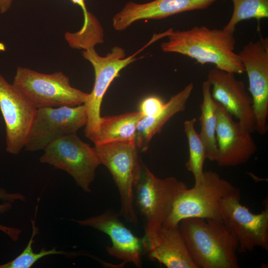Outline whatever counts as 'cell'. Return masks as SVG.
I'll return each mask as SVG.
<instances>
[{"label": "cell", "instance_id": "6da1fadb", "mask_svg": "<svg viewBox=\"0 0 268 268\" xmlns=\"http://www.w3.org/2000/svg\"><path fill=\"white\" fill-rule=\"evenodd\" d=\"M234 32L205 26H196L182 31L172 29L167 36L168 40L161 44V48L165 53L186 56L201 65L211 63L219 69L242 74L245 69L238 54L234 52Z\"/></svg>", "mask_w": 268, "mask_h": 268}, {"label": "cell", "instance_id": "7a4b0ae2", "mask_svg": "<svg viewBox=\"0 0 268 268\" xmlns=\"http://www.w3.org/2000/svg\"><path fill=\"white\" fill-rule=\"evenodd\" d=\"M178 226L198 268H239L238 242L222 220L187 218Z\"/></svg>", "mask_w": 268, "mask_h": 268}, {"label": "cell", "instance_id": "3957f363", "mask_svg": "<svg viewBox=\"0 0 268 268\" xmlns=\"http://www.w3.org/2000/svg\"><path fill=\"white\" fill-rule=\"evenodd\" d=\"M187 188L175 177L158 178L146 166H142L140 178L134 188V200L146 220L143 237L146 250L158 239L176 200Z\"/></svg>", "mask_w": 268, "mask_h": 268}, {"label": "cell", "instance_id": "277c9868", "mask_svg": "<svg viewBox=\"0 0 268 268\" xmlns=\"http://www.w3.org/2000/svg\"><path fill=\"white\" fill-rule=\"evenodd\" d=\"M94 148L100 164L108 168L118 188L121 201L119 215L137 225L134 191L140 178L142 165L135 141H114L95 145Z\"/></svg>", "mask_w": 268, "mask_h": 268}, {"label": "cell", "instance_id": "5b68a950", "mask_svg": "<svg viewBox=\"0 0 268 268\" xmlns=\"http://www.w3.org/2000/svg\"><path fill=\"white\" fill-rule=\"evenodd\" d=\"M235 188L216 172L204 171L199 183L180 195L162 227L177 226L181 220L191 217L222 220L221 201Z\"/></svg>", "mask_w": 268, "mask_h": 268}, {"label": "cell", "instance_id": "8992f818", "mask_svg": "<svg viewBox=\"0 0 268 268\" xmlns=\"http://www.w3.org/2000/svg\"><path fill=\"white\" fill-rule=\"evenodd\" d=\"M12 84L37 109L82 105L89 95L72 87L69 77L62 71L46 74L18 67Z\"/></svg>", "mask_w": 268, "mask_h": 268}, {"label": "cell", "instance_id": "52a82bcc", "mask_svg": "<svg viewBox=\"0 0 268 268\" xmlns=\"http://www.w3.org/2000/svg\"><path fill=\"white\" fill-rule=\"evenodd\" d=\"M40 158L70 175L84 192L90 193V186L100 163L94 147L82 141L76 134L64 136L49 144Z\"/></svg>", "mask_w": 268, "mask_h": 268}, {"label": "cell", "instance_id": "ba28073f", "mask_svg": "<svg viewBox=\"0 0 268 268\" xmlns=\"http://www.w3.org/2000/svg\"><path fill=\"white\" fill-rule=\"evenodd\" d=\"M259 213H253L240 203V192L235 188L221 201L222 220L236 239L238 252L253 251L256 247L268 250V203Z\"/></svg>", "mask_w": 268, "mask_h": 268}, {"label": "cell", "instance_id": "9c48e42d", "mask_svg": "<svg viewBox=\"0 0 268 268\" xmlns=\"http://www.w3.org/2000/svg\"><path fill=\"white\" fill-rule=\"evenodd\" d=\"M153 42L151 41L138 51L126 57L125 50L121 47L115 46L106 56H100L94 48L83 50L84 59L89 61L94 68L95 82L93 89L84 103L87 121L84 133L89 138L95 133L100 122V107L103 97L113 80L119 72L130 64L137 60L138 53Z\"/></svg>", "mask_w": 268, "mask_h": 268}, {"label": "cell", "instance_id": "30bf717a", "mask_svg": "<svg viewBox=\"0 0 268 268\" xmlns=\"http://www.w3.org/2000/svg\"><path fill=\"white\" fill-rule=\"evenodd\" d=\"M87 117L84 104L38 108L25 143V150H44L65 135L76 134L85 126Z\"/></svg>", "mask_w": 268, "mask_h": 268}, {"label": "cell", "instance_id": "8fae6325", "mask_svg": "<svg viewBox=\"0 0 268 268\" xmlns=\"http://www.w3.org/2000/svg\"><path fill=\"white\" fill-rule=\"evenodd\" d=\"M0 110L5 126L6 151L17 155L24 147L37 108L0 73Z\"/></svg>", "mask_w": 268, "mask_h": 268}, {"label": "cell", "instance_id": "7c38bea8", "mask_svg": "<svg viewBox=\"0 0 268 268\" xmlns=\"http://www.w3.org/2000/svg\"><path fill=\"white\" fill-rule=\"evenodd\" d=\"M237 54L248 77L256 119V131L264 135L268 131V38L261 36L255 42H250Z\"/></svg>", "mask_w": 268, "mask_h": 268}, {"label": "cell", "instance_id": "4fadbf2b", "mask_svg": "<svg viewBox=\"0 0 268 268\" xmlns=\"http://www.w3.org/2000/svg\"><path fill=\"white\" fill-rule=\"evenodd\" d=\"M119 216L114 210L109 209L89 218L71 220L108 235L112 245L107 246L106 250L110 256L122 261L124 265L132 263L137 268H141L142 256L146 252L143 238L136 236L120 220Z\"/></svg>", "mask_w": 268, "mask_h": 268}, {"label": "cell", "instance_id": "5bb4252c", "mask_svg": "<svg viewBox=\"0 0 268 268\" xmlns=\"http://www.w3.org/2000/svg\"><path fill=\"white\" fill-rule=\"evenodd\" d=\"M216 106L217 165L228 167L247 162L257 149L251 133L235 122L233 116L216 102Z\"/></svg>", "mask_w": 268, "mask_h": 268}, {"label": "cell", "instance_id": "9a60e30c", "mask_svg": "<svg viewBox=\"0 0 268 268\" xmlns=\"http://www.w3.org/2000/svg\"><path fill=\"white\" fill-rule=\"evenodd\" d=\"M207 80L213 100L234 116L244 130L250 133L256 131L252 99L244 82L236 79L234 73L215 67L209 70Z\"/></svg>", "mask_w": 268, "mask_h": 268}, {"label": "cell", "instance_id": "2e32d148", "mask_svg": "<svg viewBox=\"0 0 268 268\" xmlns=\"http://www.w3.org/2000/svg\"><path fill=\"white\" fill-rule=\"evenodd\" d=\"M217 0H155L139 4L128 2L113 18V27L123 31L141 19H160L181 12L206 8Z\"/></svg>", "mask_w": 268, "mask_h": 268}, {"label": "cell", "instance_id": "e0dca14e", "mask_svg": "<svg viewBox=\"0 0 268 268\" xmlns=\"http://www.w3.org/2000/svg\"><path fill=\"white\" fill-rule=\"evenodd\" d=\"M146 252L150 260L168 268H198L189 254L178 225L162 227L158 239Z\"/></svg>", "mask_w": 268, "mask_h": 268}, {"label": "cell", "instance_id": "ac0fdd59", "mask_svg": "<svg viewBox=\"0 0 268 268\" xmlns=\"http://www.w3.org/2000/svg\"><path fill=\"white\" fill-rule=\"evenodd\" d=\"M193 88V83H190L172 96L158 114L151 117H143L140 120L136 127L135 140L137 148L146 151L153 136L161 131L163 126L172 117L185 109Z\"/></svg>", "mask_w": 268, "mask_h": 268}, {"label": "cell", "instance_id": "d6986e66", "mask_svg": "<svg viewBox=\"0 0 268 268\" xmlns=\"http://www.w3.org/2000/svg\"><path fill=\"white\" fill-rule=\"evenodd\" d=\"M143 117L138 111L101 117L97 132L89 139L95 145L118 141H135L137 125Z\"/></svg>", "mask_w": 268, "mask_h": 268}, {"label": "cell", "instance_id": "ffe728a7", "mask_svg": "<svg viewBox=\"0 0 268 268\" xmlns=\"http://www.w3.org/2000/svg\"><path fill=\"white\" fill-rule=\"evenodd\" d=\"M211 85L206 80L202 84V101L201 105V132L199 134L204 144L206 159L216 160L217 149L215 137L217 123L216 102L212 97Z\"/></svg>", "mask_w": 268, "mask_h": 268}, {"label": "cell", "instance_id": "44dd1931", "mask_svg": "<svg viewBox=\"0 0 268 268\" xmlns=\"http://www.w3.org/2000/svg\"><path fill=\"white\" fill-rule=\"evenodd\" d=\"M196 118L186 120L184 123V132L189 144V155L185 167L194 176L195 184L202 179L203 164L206 159L204 144L195 129Z\"/></svg>", "mask_w": 268, "mask_h": 268}, {"label": "cell", "instance_id": "7402d4cb", "mask_svg": "<svg viewBox=\"0 0 268 268\" xmlns=\"http://www.w3.org/2000/svg\"><path fill=\"white\" fill-rule=\"evenodd\" d=\"M233 3L232 16L224 29L234 32L236 25L252 18L259 21L268 17V0H231Z\"/></svg>", "mask_w": 268, "mask_h": 268}, {"label": "cell", "instance_id": "603a6c76", "mask_svg": "<svg viewBox=\"0 0 268 268\" xmlns=\"http://www.w3.org/2000/svg\"><path fill=\"white\" fill-rule=\"evenodd\" d=\"M38 206H36L35 216L34 219H31L32 232L30 240L23 251L12 261L6 263L0 264V268H30L38 260L52 255H63L66 256H73L64 251L57 250V247H55L50 250H46L42 248L38 253L34 252L32 245L34 242V238L38 234L39 228L35 224V218L37 211Z\"/></svg>", "mask_w": 268, "mask_h": 268}, {"label": "cell", "instance_id": "cb8c5ba5", "mask_svg": "<svg viewBox=\"0 0 268 268\" xmlns=\"http://www.w3.org/2000/svg\"><path fill=\"white\" fill-rule=\"evenodd\" d=\"M26 197L20 193H9L0 187V213H4L11 208V203L16 201H25ZM0 230L5 233L13 241H17L22 231L17 228L0 224Z\"/></svg>", "mask_w": 268, "mask_h": 268}, {"label": "cell", "instance_id": "d4e9b609", "mask_svg": "<svg viewBox=\"0 0 268 268\" xmlns=\"http://www.w3.org/2000/svg\"><path fill=\"white\" fill-rule=\"evenodd\" d=\"M165 103L159 97L150 96L145 98L139 105V111L143 117L154 116L160 113Z\"/></svg>", "mask_w": 268, "mask_h": 268}, {"label": "cell", "instance_id": "484cf974", "mask_svg": "<svg viewBox=\"0 0 268 268\" xmlns=\"http://www.w3.org/2000/svg\"><path fill=\"white\" fill-rule=\"evenodd\" d=\"M72 3L79 6L82 10L84 22L83 26L86 27L93 24L96 20V17L92 13L87 10L85 0H70Z\"/></svg>", "mask_w": 268, "mask_h": 268}, {"label": "cell", "instance_id": "4316f807", "mask_svg": "<svg viewBox=\"0 0 268 268\" xmlns=\"http://www.w3.org/2000/svg\"><path fill=\"white\" fill-rule=\"evenodd\" d=\"M13 0H0V13L3 14L10 8Z\"/></svg>", "mask_w": 268, "mask_h": 268}]
</instances>
